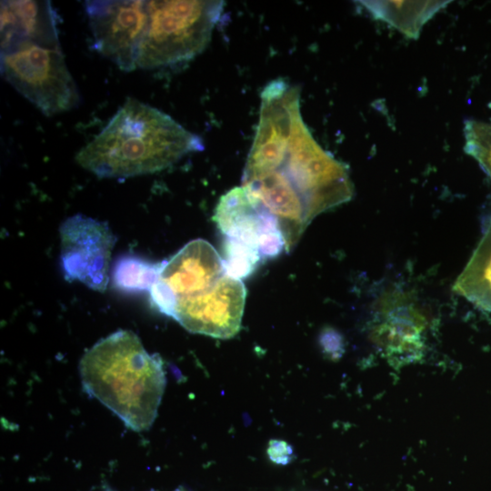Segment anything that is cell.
<instances>
[{
    "mask_svg": "<svg viewBox=\"0 0 491 491\" xmlns=\"http://www.w3.org/2000/svg\"><path fill=\"white\" fill-rule=\"evenodd\" d=\"M242 182L278 220L287 252L316 216L354 195L347 166L315 140L300 107L255 135Z\"/></svg>",
    "mask_w": 491,
    "mask_h": 491,
    "instance_id": "6da1fadb",
    "label": "cell"
},
{
    "mask_svg": "<svg viewBox=\"0 0 491 491\" xmlns=\"http://www.w3.org/2000/svg\"><path fill=\"white\" fill-rule=\"evenodd\" d=\"M203 148L201 137L170 115L128 98L75 159L99 177L123 178L161 171Z\"/></svg>",
    "mask_w": 491,
    "mask_h": 491,
    "instance_id": "7a4b0ae2",
    "label": "cell"
},
{
    "mask_svg": "<svg viewBox=\"0 0 491 491\" xmlns=\"http://www.w3.org/2000/svg\"><path fill=\"white\" fill-rule=\"evenodd\" d=\"M83 386L129 428L140 432L154 423L165 387L161 357L149 354L130 330H118L95 343L82 357Z\"/></svg>",
    "mask_w": 491,
    "mask_h": 491,
    "instance_id": "3957f363",
    "label": "cell"
},
{
    "mask_svg": "<svg viewBox=\"0 0 491 491\" xmlns=\"http://www.w3.org/2000/svg\"><path fill=\"white\" fill-rule=\"evenodd\" d=\"M224 6L223 1H147L136 66L155 69L195 58L210 42Z\"/></svg>",
    "mask_w": 491,
    "mask_h": 491,
    "instance_id": "277c9868",
    "label": "cell"
},
{
    "mask_svg": "<svg viewBox=\"0 0 491 491\" xmlns=\"http://www.w3.org/2000/svg\"><path fill=\"white\" fill-rule=\"evenodd\" d=\"M1 74L46 115L71 110L80 103L61 48L28 43L1 52Z\"/></svg>",
    "mask_w": 491,
    "mask_h": 491,
    "instance_id": "5b68a950",
    "label": "cell"
},
{
    "mask_svg": "<svg viewBox=\"0 0 491 491\" xmlns=\"http://www.w3.org/2000/svg\"><path fill=\"white\" fill-rule=\"evenodd\" d=\"M225 274L223 258L204 239H195L159 264L148 289L152 303L168 316L173 305L212 287Z\"/></svg>",
    "mask_w": 491,
    "mask_h": 491,
    "instance_id": "8992f818",
    "label": "cell"
},
{
    "mask_svg": "<svg viewBox=\"0 0 491 491\" xmlns=\"http://www.w3.org/2000/svg\"><path fill=\"white\" fill-rule=\"evenodd\" d=\"M92 48L120 69H135L148 22L147 1H85Z\"/></svg>",
    "mask_w": 491,
    "mask_h": 491,
    "instance_id": "52a82bcc",
    "label": "cell"
},
{
    "mask_svg": "<svg viewBox=\"0 0 491 491\" xmlns=\"http://www.w3.org/2000/svg\"><path fill=\"white\" fill-rule=\"evenodd\" d=\"M246 295L241 279L225 274L205 292L176 301L168 316L189 332L231 338L240 330Z\"/></svg>",
    "mask_w": 491,
    "mask_h": 491,
    "instance_id": "ba28073f",
    "label": "cell"
},
{
    "mask_svg": "<svg viewBox=\"0 0 491 491\" xmlns=\"http://www.w3.org/2000/svg\"><path fill=\"white\" fill-rule=\"evenodd\" d=\"M60 233L61 259L66 278L103 292L108 282L115 241L107 225L76 215L65 221Z\"/></svg>",
    "mask_w": 491,
    "mask_h": 491,
    "instance_id": "9c48e42d",
    "label": "cell"
},
{
    "mask_svg": "<svg viewBox=\"0 0 491 491\" xmlns=\"http://www.w3.org/2000/svg\"><path fill=\"white\" fill-rule=\"evenodd\" d=\"M214 220L225 237L256 247L263 259L278 256L285 247L276 217L253 199L243 186L234 187L220 197Z\"/></svg>",
    "mask_w": 491,
    "mask_h": 491,
    "instance_id": "30bf717a",
    "label": "cell"
},
{
    "mask_svg": "<svg viewBox=\"0 0 491 491\" xmlns=\"http://www.w3.org/2000/svg\"><path fill=\"white\" fill-rule=\"evenodd\" d=\"M372 329V338L393 363L420 358L426 319L411 298L392 292L380 302Z\"/></svg>",
    "mask_w": 491,
    "mask_h": 491,
    "instance_id": "8fae6325",
    "label": "cell"
},
{
    "mask_svg": "<svg viewBox=\"0 0 491 491\" xmlns=\"http://www.w3.org/2000/svg\"><path fill=\"white\" fill-rule=\"evenodd\" d=\"M58 22L50 1H1V52L28 43L61 48Z\"/></svg>",
    "mask_w": 491,
    "mask_h": 491,
    "instance_id": "7c38bea8",
    "label": "cell"
},
{
    "mask_svg": "<svg viewBox=\"0 0 491 491\" xmlns=\"http://www.w3.org/2000/svg\"><path fill=\"white\" fill-rule=\"evenodd\" d=\"M370 15L409 38H418L424 25L450 1H360Z\"/></svg>",
    "mask_w": 491,
    "mask_h": 491,
    "instance_id": "4fadbf2b",
    "label": "cell"
},
{
    "mask_svg": "<svg viewBox=\"0 0 491 491\" xmlns=\"http://www.w3.org/2000/svg\"><path fill=\"white\" fill-rule=\"evenodd\" d=\"M454 290L482 310L491 312V219Z\"/></svg>",
    "mask_w": 491,
    "mask_h": 491,
    "instance_id": "5bb4252c",
    "label": "cell"
},
{
    "mask_svg": "<svg viewBox=\"0 0 491 491\" xmlns=\"http://www.w3.org/2000/svg\"><path fill=\"white\" fill-rule=\"evenodd\" d=\"M262 259L256 247L238 239L225 237L223 262L228 276L237 279L247 277Z\"/></svg>",
    "mask_w": 491,
    "mask_h": 491,
    "instance_id": "9a60e30c",
    "label": "cell"
},
{
    "mask_svg": "<svg viewBox=\"0 0 491 491\" xmlns=\"http://www.w3.org/2000/svg\"><path fill=\"white\" fill-rule=\"evenodd\" d=\"M159 264L151 265L135 259L119 262L115 272V281L124 289H149L155 280Z\"/></svg>",
    "mask_w": 491,
    "mask_h": 491,
    "instance_id": "2e32d148",
    "label": "cell"
},
{
    "mask_svg": "<svg viewBox=\"0 0 491 491\" xmlns=\"http://www.w3.org/2000/svg\"><path fill=\"white\" fill-rule=\"evenodd\" d=\"M266 454L273 463L282 466L288 465L295 458L292 446L286 441L279 439L269 441Z\"/></svg>",
    "mask_w": 491,
    "mask_h": 491,
    "instance_id": "e0dca14e",
    "label": "cell"
},
{
    "mask_svg": "<svg viewBox=\"0 0 491 491\" xmlns=\"http://www.w3.org/2000/svg\"><path fill=\"white\" fill-rule=\"evenodd\" d=\"M174 491H188V490L184 488V487H178V488L175 489Z\"/></svg>",
    "mask_w": 491,
    "mask_h": 491,
    "instance_id": "ac0fdd59",
    "label": "cell"
}]
</instances>
